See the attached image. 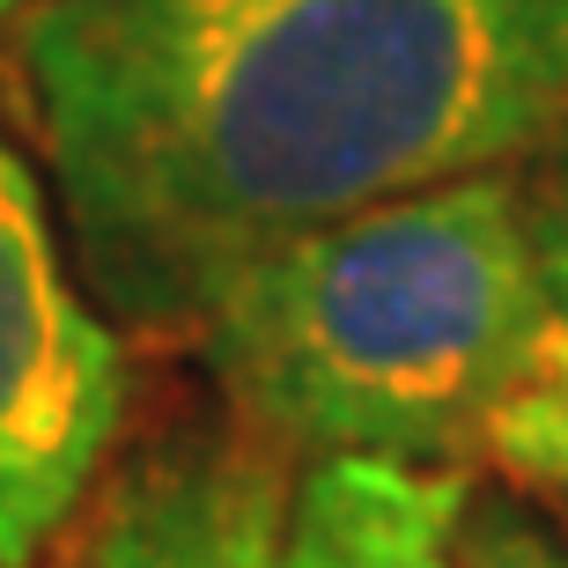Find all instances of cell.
<instances>
[{
    "instance_id": "ba28073f",
    "label": "cell",
    "mask_w": 568,
    "mask_h": 568,
    "mask_svg": "<svg viewBox=\"0 0 568 568\" xmlns=\"http://www.w3.org/2000/svg\"><path fill=\"white\" fill-rule=\"evenodd\" d=\"M517 207H525V236H531V258H539V281H547L554 311L568 317V126L517 163Z\"/></svg>"
},
{
    "instance_id": "7a4b0ae2",
    "label": "cell",
    "mask_w": 568,
    "mask_h": 568,
    "mask_svg": "<svg viewBox=\"0 0 568 568\" xmlns=\"http://www.w3.org/2000/svg\"><path fill=\"white\" fill-rule=\"evenodd\" d=\"M554 325L517 170H473L258 244L214 281L178 355L295 465H465Z\"/></svg>"
},
{
    "instance_id": "5b68a950",
    "label": "cell",
    "mask_w": 568,
    "mask_h": 568,
    "mask_svg": "<svg viewBox=\"0 0 568 568\" xmlns=\"http://www.w3.org/2000/svg\"><path fill=\"white\" fill-rule=\"evenodd\" d=\"M465 465L311 458L295 465L281 568H458Z\"/></svg>"
},
{
    "instance_id": "52a82bcc",
    "label": "cell",
    "mask_w": 568,
    "mask_h": 568,
    "mask_svg": "<svg viewBox=\"0 0 568 568\" xmlns=\"http://www.w3.org/2000/svg\"><path fill=\"white\" fill-rule=\"evenodd\" d=\"M458 568H568V539L525 495H465L458 517Z\"/></svg>"
},
{
    "instance_id": "8992f818",
    "label": "cell",
    "mask_w": 568,
    "mask_h": 568,
    "mask_svg": "<svg viewBox=\"0 0 568 568\" xmlns=\"http://www.w3.org/2000/svg\"><path fill=\"white\" fill-rule=\"evenodd\" d=\"M480 458L495 465L503 480L568 503V317L554 325L539 369H531V377L509 392V406L487 422Z\"/></svg>"
},
{
    "instance_id": "277c9868",
    "label": "cell",
    "mask_w": 568,
    "mask_h": 568,
    "mask_svg": "<svg viewBox=\"0 0 568 568\" xmlns=\"http://www.w3.org/2000/svg\"><path fill=\"white\" fill-rule=\"evenodd\" d=\"M295 458L222 399L126 422L38 568H281Z\"/></svg>"
},
{
    "instance_id": "9c48e42d",
    "label": "cell",
    "mask_w": 568,
    "mask_h": 568,
    "mask_svg": "<svg viewBox=\"0 0 568 568\" xmlns=\"http://www.w3.org/2000/svg\"><path fill=\"white\" fill-rule=\"evenodd\" d=\"M38 8H44V0H0V67H8V44H16V30L38 16Z\"/></svg>"
},
{
    "instance_id": "6da1fadb",
    "label": "cell",
    "mask_w": 568,
    "mask_h": 568,
    "mask_svg": "<svg viewBox=\"0 0 568 568\" xmlns=\"http://www.w3.org/2000/svg\"><path fill=\"white\" fill-rule=\"evenodd\" d=\"M8 74L97 311L185 347L258 244L547 148L568 0H44Z\"/></svg>"
},
{
    "instance_id": "3957f363",
    "label": "cell",
    "mask_w": 568,
    "mask_h": 568,
    "mask_svg": "<svg viewBox=\"0 0 568 568\" xmlns=\"http://www.w3.org/2000/svg\"><path fill=\"white\" fill-rule=\"evenodd\" d=\"M133 422L126 339L0 141V568H38Z\"/></svg>"
}]
</instances>
